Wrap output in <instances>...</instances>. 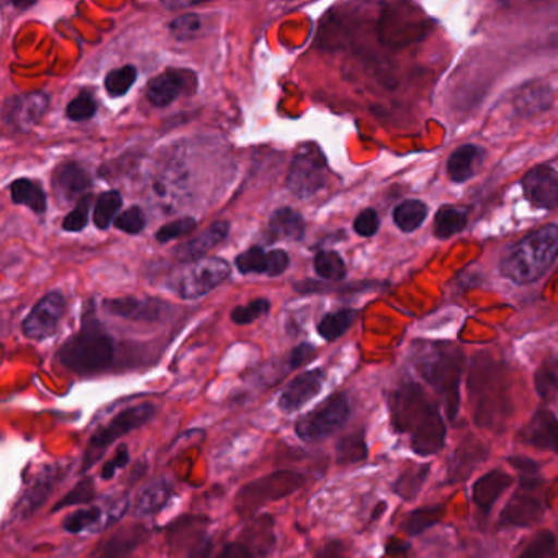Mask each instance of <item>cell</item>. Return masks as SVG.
I'll return each instance as SVG.
<instances>
[{
  "instance_id": "41",
  "label": "cell",
  "mask_w": 558,
  "mask_h": 558,
  "mask_svg": "<svg viewBox=\"0 0 558 558\" xmlns=\"http://www.w3.org/2000/svg\"><path fill=\"white\" fill-rule=\"evenodd\" d=\"M136 80H138V71L132 64H126V66L120 68V70L110 71L106 76V81H104V86H106L110 97H123L129 94Z\"/></svg>"
},
{
  "instance_id": "47",
  "label": "cell",
  "mask_w": 558,
  "mask_h": 558,
  "mask_svg": "<svg viewBox=\"0 0 558 558\" xmlns=\"http://www.w3.org/2000/svg\"><path fill=\"white\" fill-rule=\"evenodd\" d=\"M195 228H197V220L192 217H185L159 228L155 236L159 243H171V241L179 240V238L187 236Z\"/></svg>"
},
{
  "instance_id": "6",
  "label": "cell",
  "mask_w": 558,
  "mask_h": 558,
  "mask_svg": "<svg viewBox=\"0 0 558 558\" xmlns=\"http://www.w3.org/2000/svg\"><path fill=\"white\" fill-rule=\"evenodd\" d=\"M305 476L292 470H277L269 475L260 476L247 483L234 498V509L241 518H253L263 506L270 501H279L302 488Z\"/></svg>"
},
{
  "instance_id": "48",
  "label": "cell",
  "mask_w": 558,
  "mask_h": 558,
  "mask_svg": "<svg viewBox=\"0 0 558 558\" xmlns=\"http://www.w3.org/2000/svg\"><path fill=\"white\" fill-rule=\"evenodd\" d=\"M201 28L202 21L197 14L181 15V17L175 19V21L171 22V25H169L172 37L181 41L192 40V38L197 37Z\"/></svg>"
},
{
  "instance_id": "53",
  "label": "cell",
  "mask_w": 558,
  "mask_h": 558,
  "mask_svg": "<svg viewBox=\"0 0 558 558\" xmlns=\"http://www.w3.org/2000/svg\"><path fill=\"white\" fill-rule=\"evenodd\" d=\"M316 348L310 342H302V344L296 345V348L292 349L289 355V367L292 371L295 368L303 367V365L308 364L313 357H315Z\"/></svg>"
},
{
  "instance_id": "1",
  "label": "cell",
  "mask_w": 558,
  "mask_h": 558,
  "mask_svg": "<svg viewBox=\"0 0 558 558\" xmlns=\"http://www.w3.org/2000/svg\"><path fill=\"white\" fill-rule=\"evenodd\" d=\"M391 421L398 433L410 434L417 456H433L444 447L446 424L439 408L416 384L401 385L390 400Z\"/></svg>"
},
{
  "instance_id": "35",
  "label": "cell",
  "mask_w": 558,
  "mask_h": 558,
  "mask_svg": "<svg viewBox=\"0 0 558 558\" xmlns=\"http://www.w3.org/2000/svg\"><path fill=\"white\" fill-rule=\"evenodd\" d=\"M357 313L354 310H339V312L328 313L322 322L318 323V332L325 341H336L342 335L349 331L354 325Z\"/></svg>"
},
{
  "instance_id": "58",
  "label": "cell",
  "mask_w": 558,
  "mask_h": 558,
  "mask_svg": "<svg viewBox=\"0 0 558 558\" xmlns=\"http://www.w3.org/2000/svg\"><path fill=\"white\" fill-rule=\"evenodd\" d=\"M12 5H15V8L19 9H28L32 8V5H35V2H24V4H19V2H14V4Z\"/></svg>"
},
{
  "instance_id": "10",
  "label": "cell",
  "mask_w": 558,
  "mask_h": 558,
  "mask_svg": "<svg viewBox=\"0 0 558 558\" xmlns=\"http://www.w3.org/2000/svg\"><path fill=\"white\" fill-rule=\"evenodd\" d=\"M231 267L221 257H208L191 264L179 282V295L185 300L201 299L230 277Z\"/></svg>"
},
{
  "instance_id": "31",
  "label": "cell",
  "mask_w": 558,
  "mask_h": 558,
  "mask_svg": "<svg viewBox=\"0 0 558 558\" xmlns=\"http://www.w3.org/2000/svg\"><path fill=\"white\" fill-rule=\"evenodd\" d=\"M466 221H469V214L465 208L453 207V205H444L436 214L434 220V234L440 240L456 236L465 230Z\"/></svg>"
},
{
  "instance_id": "30",
  "label": "cell",
  "mask_w": 558,
  "mask_h": 558,
  "mask_svg": "<svg viewBox=\"0 0 558 558\" xmlns=\"http://www.w3.org/2000/svg\"><path fill=\"white\" fill-rule=\"evenodd\" d=\"M11 197L15 205H25L34 214L41 215L47 211V194H45L44 187L32 179H17L11 185Z\"/></svg>"
},
{
  "instance_id": "37",
  "label": "cell",
  "mask_w": 558,
  "mask_h": 558,
  "mask_svg": "<svg viewBox=\"0 0 558 558\" xmlns=\"http://www.w3.org/2000/svg\"><path fill=\"white\" fill-rule=\"evenodd\" d=\"M97 498L96 480L93 476H84L73 488L64 495L57 505L51 508V512H60L61 509L70 508L76 505H89Z\"/></svg>"
},
{
  "instance_id": "29",
  "label": "cell",
  "mask_w": 558,
  "mask_h": 558,
  "mask_svg": "<svg viewBox=\"0 0 558 558\" xmlns=\"http://www.w3.org/2000/svg\"><path fill=\"white\" fill-rule=\"evenodd\" d=\"M485 457L486 447H483L478 440L473 439V437L463 440L459 449L453 453V459L450 460V480L459 482V480L466 478L475 469L476 463L482 462Z\"/></svg>"
},
{
  "instance_id": "11",
  "label": "cell",
  "mask_w": 558,
  "mask_h": 558,
  "mask_svg": "<svg viewBox=\"0 0 558 558\" xmlns=\"http://www.w3.org/2000/svg\"><path fill=\"white\" fill-rule=\"evenodd\" d=\"M66 300L60 292H51L45 295L28 313L22 323V331L28 339L45 341L58 331L63 319Z\"/></svg>"
},
{
  "instance_id": "14",
  "label": "cell",
  "mask_w": 558,
  "mask_h": 558,
  "mask_svg": "<svg viewBox=\"0 0 558 558\" xmlns=\"http://www.w3.org/2000/svg\"><path fill=\"white\" fill-rule=\"evenodd\" d=\"M522 191L534 207L542 210L558 208V171L550 166H537L522 179Z\"/></svg>"
},
{
  "instance_id": "15",
  "label": "cell",
  "mask_w": 558,
  "mask_h": 558,
  "mask_svg": "<svg viewBox=\"0 0 558 558\" xmlns=\"http://www.w3.org/2000/svg\"><path fill=\"white\" fill-rule=\"evenodd\" d=\"M51 182H53L54 195L61 204L80 202L93 189V175L74 161L64 162L57 168Z\"/></svg>"
},
{
  "instance_id": "17",
  "label": "cell",
  "mask_w": 558,
  "mask_h": 558,
  "mask_svg": "<svg viewBox=\"0 0 558 558\" xmlns=\"http://www.w3.org/2000/svg\"><path fill=\"white\" fill-rule=\"evenodd\" d=\"M208 525L210 519L207 515H179L175 521L166 529V537H168L169 547L172 550H192L197 547L202 541L208 537Z\"/></svg>"
},
{
  "instance_id": "54",
  "label": "cell",
  "mask_w": 558,
  "mask_h": 558,
  "mask_svg": "<svg viewBox=\"0 0 558 558\" xmlns=\"http://www.w3.org/2000/svg\"><path fill=\"white\" fill-rule=\"evenodd\" d=\"M217 558H257L250 548L244 547L241 542H230L221 548Z\"/></svg>"
},
{
  "instance_id": "24",
  "label": "cell",
  "mask_w": 558,
  "mask_h": 558,
  "mask_svg": "<svg viewBox=\"0 0 558 558\" xmlns=\"http://www.w3.org/2000/svg\"><path fill=\"white\" fill-rule=\"evenodd\" d=\"M145 524H132L119 529L100 548L96 558H126L149 538Z\"/></svg>"
},
{
  "instance_id": "26",
  "label": "cell",
  "mask_w": 558,
  "mask_h": 558,
  "mask_svg": "<svg viewBox=\"0 0 558 558\" xmlns=\"http://www.w3.org/2000/svg\"><path fill=\"white\" fill-rule=\"evenodd\" d=\"M485 161V149L476 145H463L450 155L447 172L456 184L470 181Z\"/></svg>"
},
{
  "instance_id": "9",
  "label": "cell",
  "mask_w": 558,
  "mask_h": 558,
  "mask_svg": "<svg viewBox=\"0 0 558 558\" xmlns=\"http://www.w3.org/2000/svg\"><path fill=\"white\" fill-rule=\"evenodd\" d=\"M70 469V463H48L41 466L37 475L25 486L12 514L17 519L32 518L50 499L51 493L68 475Z\"/></svg>"
},
{
  "instance_id": "16",
  "label": "cell",
  "mask_w": 558,
  "mask_h": 558,
  "mask_svg": "<svg viewBox=\"0 0 558 558\" xmlns=\"http://www.w3.org/2000/svg\"><path fill=\"white\" fill-rule=\"evenodd\" d=\"M238 270L244 276L247 274H264V276L279 277L289 269L290 257L283 250L264 251L260 246H253L236 257Z\"/></svg>"
},
{
  "instance_id": "19",
  "label": "cell",
  "mask_w": 558,
  "mask_h": 558,
  "mask_svg": "<svg viewBox=\"0 0 558 558\" xmlns=\"http://www.w3.org/2000/svg\"><path fill=\"white\" fill-rule=\"evenodd\" d=\"M537 486L519 485V492L509 499L501 521L508 525H531L544 514V505L541 499L534 496Z\"/></svg>"
},
{
  "instance_id": "2",
  "label": "cell",
  "mask_w": 558,
  "mask_h": 558,
  "mask_svg": "<svg viewBox=\"0 0 558 558\" xmlns=\"http://www.w3.org/2000/svg\"><path fill=\"white\" fill-rule=\"evenodd\" d=\"M558 259V225H545L515 243L501 260L502 276L514 283L541 279Z\"/></svg>"
},
{
  "instance_id": "27",
  "label": "cell",
  "mask_w": 558,
  "mask_h": 558,
  "mask_svg": "<svg viewBox=\"0 0 558 558\" xmlns=\"http://www.w3.org/2000/svg\"><path fill=\"white\" fill-rule=\"evenodd\" d=\"M305 236V220L292 208H279L270 215L267 238L269 241H292L299 243Z\"/></svg>"
},
{
  "instance_id": "43",
  "label": "cell",
  "mask_w": 558,
  "mask_h": 558,
  "mask_svg": "<svg viewBox=\"0 0 558 558\" xmlns=\"http://www.w3.org/2000/svg\"><path fill=\"white\" fill-rule=\"evenodd\" d=\"M557 541L550 531H542L532 537L518 558H555Z\"/></svg>"
},
{
  "instance_id": "21",
  "label": "cell",
  "mask_w": 558,
  "mask_h": 558,
  "mask_svg": "<svg viewBox=\"0 0 558 558\" xmlns=\"http://www.w3.org/2000/svg\"><path fill=\"white\" fill-rule=\"evenodd\" d=\"M519 440L537 449L558 452V420L550 411L541 410L534 414L527 426L519 434Z\"/></svg>"
},
{
  "instance_id": "44",
  "label": "cell",
  "mask_w": 558,
  "mask_h": 558,
  "mask_svg": "<svg viewBox=\"0 0 558 558\" xmlns=\"http://www.w3.org/2000/svg\"><path fill=\"white\" fill-rule=\"evenodd\" d=\"M97 113V100L93 94L83 90L76 99L71 100L66 109L68 119L73 122H86Z\"/></svg>"
},
{
  "instance_id": "4",
  "label": "cell",
  "mask_w": 558,
  "mask_h": 558,
  "mask_svg": "<svg viewBox=\"0 0 558 558\" xmlns=\"http://www.w3.org/2000/svg\"><path fill=\"white\" fill-rule=\"evenodd\" d=\"M417 371L442 398L449 420H456L460 403L462 355L457 349L429 345L416 357Z\"/></svg>"
},
{
  "instance_id": "39",
  "label": "cell",
  "mask_w": 558,
  "mask_h": 558,
  "mask_svg": "<svg viewBox=\"0 0 558 558\" xmlns=\"http://www.w3.org/2000/svg\"><path fill=\"white\" fill-rule=\"evenodd\" d=\"M313 266H315V272L322 279L332 280V282H339L348 274L344 260L335 251H319L315 256V260H313Z\"/></svg>"
},
{
  "instance_id": "22",
  "label": "cell",
  "mask_w": 558,
  "mask_h": 558,
  "mask_svg": "<svg viewBox=\"0 0 558 558\" xmlns=\"http://www.w3.org/2000/svg\"><path fill=\"white\" fill-rule=\"evenodd\" d=\"M241 544L250 548L257 558H267L277 545L274 518L270 514L257 515L241 532Z\"/></svg>"
},
{
  "instance_id": "18",
  "label": "cell",
  "mask_w": 558,
  "mask_h": 558,
  "mask_svg": "<svg viewBox=\"0 0 558 558\" xmlns=\"http://www.w3.org/2000/svg\"><path fill=\"white\" fill-rule=\"evenodd\" d=\"M194 74L184 70H168L151 81L148 87V100L155 107L171 106L187 89L189 83H194Z\"/></svg>"
},
{
  "instance_id": "42",
  "label": "cell",
  "mask_w": 558,
  "mask_h": 558,
  "mask_svg": "<svg viewBox=\"0 0 558 558\" xmlns=\"http://www.w3.org/2000/svg\"><path fill=\"white\" fill-rule=\"evenodd\" d=\"M551 94L547 87H529V90H522L519 99H515V109L524 116L541 112L545 107L550 106Z\"/></svg>"
},
{
  "instance_id": "3",
  "label": "cell",
  "mask_w": 558,
  "mask_h": 558,
  "mask_svg": "<svg viewBox=\"0 0 558 558\" xmlns=\"http://www.w3.org/2000/svg\"><path fill=\"white\" fill-rule=\"evenodd\" d=\"M116 342L96 316L83 319L80 332L64 342L58 359L68 371L80 375L99 374L112 365Z\"/></svg>"
},
{
  "instance_id": "12",
  "label": "cell",
  "mask_w": 558,
  "mask_h": 558,
  "mask_svg": "<svg viewBox=\"0 0 558 558\" xmlns=\"http://www.w3.org/2000/svg\"><path fill=\"white\" fill-rule=\"evenodd\" d=\"M48 107H50V96L45 93L12 97L4 106V122L15 132H28L44 119Z\"/></svg>"
},
{
  "instance_id": "20",
  "label": "cell",
  "mask_w": 558,
  "mask_h": 558,
  "mask_svg": "<svg viewBox=\"0 0 558 558\" xmlns=\"http://www.w3.org/2000/svg\"><path fill=\"white\" fill-rule=\"evenodd\" d=\"M104 308L113 316L135 319V322H158L165 316L169 306L161 300L116 299L104 302Z\"/></svg>"
},
{
  "instance_id": "56",
  "label": "cell",
  "mask_w": 558,
  "mask_h": 558,
  "mask_svg": "<svg viewBox=\"0 0 558 558\" xmlns=\"http://www.w3.org/2000/svg\"><path fill=\"white\" fill-rule=\"evenodd\" d=\"M211 554H214V538L208 535L197 547L189 551L187 558H211Z\"/></svg>"
},
{
  "instance_id": "34",
  "label": "cell",
  "mask_w": 558,
  "mask_h": 558,
  "mask_svg": "<svg viewBox=\"0 0 558 558\" xmlns=\"http://www.w3.org/2000/svg\"><path fill=\"white\" fill-rule=\"evenodd\" d=\"M427 217V207L420 201H404L393 210L395 225L403 233H413Z\"/></svg>"
},
{
  "instance_id": "33",
  "label": "cell",
  "mask_w": 558,
  "mask_h": 558,
  "mask_svg": "<svg viewBox=\"0 0 558 558\" xmlns=\"http://www.w3.org/2000/svg\"><path fill=\"white\" fill-rule=\"evenodd\" d=\"M104 521V511L99 506H90V508L77 509L71 512L63 521V529L70 534H83L93 529H106Z\"/></svg>"
},
{
  "instance_id": "50",
  "label": "cell",
  "mask_w": 558,
  "mask_h": 558,
  "mask_svg": "<svg viewBox=\"0 0 558 558\" xmlns=\"http://www.w3.org/2000/svg\"><path fill=\"white\" fill-rule=\"evenodd\" d=\"M509 463L514 466L519 475V485L522 486H538L541 478H538V465L531 459L524 457H512Z\"/></svg>"
},
{
  "instance_id": "40",
  "label": "cell",
  "mask_w": 558,
  "mask_h": 558,
  "mask_svg": "<svg viewBox=\"0 0 558 558\" xmlns=\"http://www.w3.org/2000/svg\"><path fill=\"white\" fill-rule=\"evenodd\" d=\"M444 506L434 505L427 508L416 509L408 515L407 521L403 522V531L408 535H417L421 532L429 529L430 525L437 524L442 519Z\"/></svg>"
},
{
  "instance_id": "52",
  "label": "cell",
  "mask_w": 558,
  "mask_h": 558,
  "mask_svg": "<svg viewBox=\"0 0 558 558\" xmlns=\"http://www.w3.org/2000/svg\"><path fill=\"white\" fill-rule=\"evenodd\" d=\"M129 463V446H126V444H122V446L117 449L116 456H113L112 459H110L109 462H106V465L102 466V470H100V476H102V480H106V482H109V480H112L113 476H116V473L119 472V470L125 469Z\"/></svg>"
},
{
  "instance_id": "46",
  "label": "cell",
  "mask_w": 558,
  "mask_h": 558,
  "mask_svg": "<svg viewBox=\"0 0 558 558\" xmlns=\"http://www.w3.org/2000/svg\"><path fill=\"white\" fill-rule=\"evenodd\" d=\"M269 312V300L257 299L251 302L250 305L236 306V308L231 312V322L240 326L251 325V323L257 322V319L263 318V316H266Z\"/></svg>"
},
{
  "instance_id": "55",
  "label": "cell",
  "mask_w": 558,
  "mask_h": 558,
  "mask_svg": "<svg viewBox=\"0 0 558 558\" xmlns=\"http://www.w3.org/2000/svg\"><path fill=\"white\" fill-rule=\"evenodd\" d=\"M315 558H349L341 541H329L316 551Z\"/></svg>"
},
{
  "instance_id": "23",
  "label": "cell",
  "mask_w": 558,
  "mask_h": 558,
  "mask_svg": "<svg viewBox=\"0 0 558 558\" xmlns=\"http://www.w3.org/2000/svg\"><path fill=\"white\" fill-rule=\"evenodd\" d=\"M228 234H230V223L228 221H215L211 227L202 231L197 238L178 247L179 259L182 263H198L210 253V250L223 243Z\"/></svg>"
},
{
  "instance_id": "45",
  "label": "cell",
  "mask_w": 558,
  "mask_h": 558,
  "mask_svg": "<svg viewBox=\"0 0 558 558\" xmlns=\"http://www.w3.org/2000/svg\"><path fill=\"white\" fill-rule=\"evenodd\" d=\"M90 210H93V195L87 194L86 197L77 202L76 208L64 218L63 230L70 233H80L89 225Z\"/></svg>"
},
{
  "instance_id": "57",
  "label": "cell",
  "mask_w": 558,
  "mask_h": 558,
  "mask_svg": "<svg viewBox=\"0 0 558 558\" xmlns=\"http://www.w3.org/2000/svg\"><path fill=\"white\" fill-rule=\"evenodd\" d=\"M407 545H403V542H395V544L388 545V551L391 555H403V551L407 550Z\"/></svg>"
},
{
  "instance_id": "8",
  "label": "cell",
  "mask_w": 558,
  "mask_h": 558,
  "mask_svg": "<svg viewBox=\"0 0 558 558\" xmlns=\"http://www.w3.org/2000/svg\"><path fill=\"white\" fill-rule=\"evenodd\" d=\"M328 184V162L316 145L299 149L290 168L287 185L299 198H310Z\"/></svg>"
},
{
  "instance_id": "51",
  "label": "cell",
  "mask_w": 558,
  "mask_h": 558,
  "mask_svg": "<svg viewBox=\"0 0 558 558\" xmlns=\"http://www.w3.org/2000/svg\"><path fill=\"white\" fill-rule=\"evenodd\" d=\"M378 228H380V218H378L374 208H365L354 220L355 233L362 238L374 236V234H377Z\"/></svg>"
},
{
  "instance_id": "25",
  "label": "cell",
  "mask_w": 558,
  "mask_h": 558,
  "mask_svg": "<svg viewBox=\"0 0 558 558\" xmlns=\"http://www.w3.org/2000/svg\"><path fill=\"white\" fill-rule=\"evenodd\" d=\"M172 495H174V486L168 478L153 480L140 492L133 515L135 518H151V515L159 514L169 505Z\"/></svg>"
},
{
  "instance_id": "13",
  "label": "cell",
  "mask_w": 558,
  "mask_h": 558,
  "mask_svg": "<svg viewBox=\"0 0 558 558\" xmlns=\"http://www.w3.org/2000/svg\"><path fill=\"white\" fill-rule=\"evenodd\" d=\"M326 374L322 368H313V371L303 372L296 375L280 393L277 407L282 413L293 414L302 410L308 404L313 398L318 397L319 391L325 385Z\"/></svg>"
},
{
  "instance_id": "7",
  "label": "cell",
  "mask_w": 558,
  "mask_h": 558,
  "mask_svg": "<svg viewBox=\"0 0 558 558\" xmlns=\"http://www.w3.org/2000/svg\"><path fill=\"white\" fill-rule=\"evenodd\" d=\"M351 417L348 395L338 391L296 420L295 434L303 442H318L341 429Z\"/></svg>"
},
{
  "instance_id": "28",
  "label": "cell",
  "mask_w": 558,
  "mask_h": 558,
  "mask_svg": "<svg viewBox=\"0 0 558 558\" xmlns=\"http://www.w3.org/2000/svg\"><path fill=\"white\" fill-rule=\"evenodd\" d=\"M511 485V475L501 472V470H493V472L485 473V475L473 485V501H475V505L478 506L483 514H488L496 499Z\"/></svg>"
},
{
  "instance_id": "38",
  "label": "cell",
  "mask_w": 558,
  "mask_h": 558,
  "mask_svg": "<svg viewBox=\"0 0 558 558\" xmlns=\"http://www.w3.org/2000/svg\"><path fill=\"white\" fill-rule=\"evenodd\" d=\"M427 475H429V465L411 466L395 483V492L401 498L410 501V499L416 498L417 493L421 492L424 482L427 480Z\"/></svg>"
},
{
  "instance_id": "5",
  "label": "cell",
  "mask_w": 558,
  "mask_h": 558,
  "mask_svg": "<svg viewBox=\"0 0 558 558\" xmlns=\"http://www.w3.org/2000/svg\"><path fill=\"white\" fill-rule=\"evenodd\" d=\"M156 416V407L153 403L136 404V407L126 408L120 411L112 421L106 426L97 429L90 436L87 442L86 450H84L83 460H81V473L89 472L104 456L112 444H116L120 437L126 436L132 430L140 429V427L148 424L153 417Z\"/></svg>"
},
{
  "instance_id": "36",
  "label": "cell",
  "mask_w": 558,
  "mask_h": 558,
  "mask_svg": "<svg viewBox=\"0 0 558 558\" xmlns=\"http://www.w3.org/2000/svg\"><path fill=\"white\" fill-rule=\"evenodd\" d=\"M122 194L117 191L104 192L94 208V223L99 230H107L110 225L116 223L117 214L122 208Z\"/></svg>"
},
{
  "instance_id": "32",
  "label": "cell",
  "mask_w": 558,
  "mask_h": 558,
  "mask_svg": "<svg viewBox=\"0 0 558 558\" xmlns=\"http://www.w3.org/2000/svg\"><path fill=\"white\" fill-rule=\"evenodd\" d=\"M367 453L364 429L352 430L336 442V462L341 465L362 462Z\"/></svg>"
},
{
  "instance_id": "49",
  "label": "cell",
  "mask_w": 558,
  "mask_h": 558,
  "mask_svg": "<svg viewBox=\"0 0 558 558\" xmlns=\"http://www.w3.org/2000/svg\"><path fill=\"white\" fill-rule=\"evenodd\" d=\"M113 225H116L117 230L123 231V233L140 234L145 230L146 217L142 208L132 207L120 214Z\"/></svg>"
}]
</instances>
